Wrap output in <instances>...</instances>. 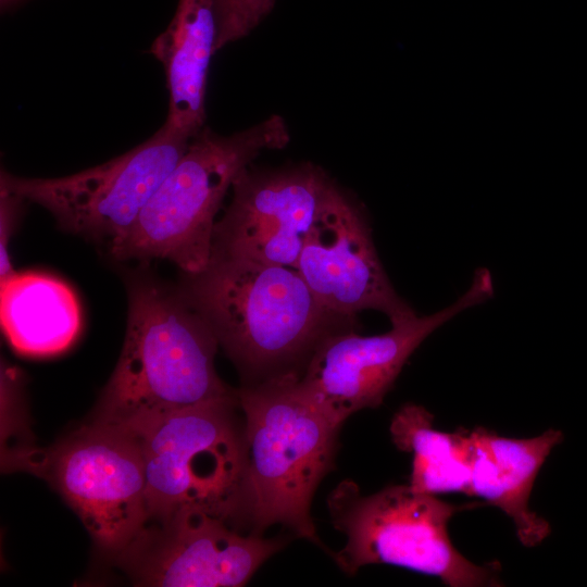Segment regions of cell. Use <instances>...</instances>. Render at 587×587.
Returning a JSON list of instances; mask_svg holds the SVG:
<instances>
[{
    "mask_svg": "<svg viewBox=\"0 0 587 587\" xmlns=\"http://www.w3.org/2000/svg\"><path fill=\"white\" fill-rule=\"evenodd\" d=\"M217 51L248 36L273 10L276 0H213Z\"/></svg>",
    "mask_w": 587,
    "mask_h": 587,
    "instance_id": "cell-17",
    "label": "cell"
},
{
    "mask_svg": "<svg viewBox=\"0 0 587 587\" xmlns=\"http://www.w3.org/2000/svg\"><path fill=\"white\" fill-rule=\"evenodd\" d=\"M289 141L285 120L272 115L232 135L203 127L151 196L132 229L107 251L117 262L166 260L182 273L203 271L215 216L237 176L263 150Z\"/></svg>",
    "mask_w": 587,
    "mask_h": 587,
    "instance_id": "cell-4",
    "label": "cell"
},
{
    "mask_svg": "<svg viewBox=\"0 0 587 587\" xmlns=\"http://www.w3.org/2000/svg\"><path fill=\"white\" fill-rule=\"evenodd\" d=\"M287 374L237 389L245 417L246 470L236 527L264 535L280 525L325 548L311 504L322 479L335 469L340 425Z\"/></svg>",
    "mask_w": 587,
    "mask_h": 587,
    "instance_id": "cell-3",
    "label": "cell"
},
{
    "mask_svg": "<svg viewBox=\"0 0 587 587\" xmlns=\"http://www.w3.org/2000/svg\"><path fill=\"white\" fill-rule=\"evenodd\" d=\"M25 202L22 197L0 189V284L16 272L9 254V245L20 223Z\"/></svg>",
    "mask_w": 587,
    "mask_h": 587,
    "instance_id": "cell-18",
    "label": "cell"
},
{
    "mask_svg": "<svg viewBox=\"0 0 587 587\" xmlns=\"http://www.w3.org/2000/svg\"><path fill=\"white\" fill-rule=\"evenodd\" d=\"M390 435L395 446L412 454L410 487L423 494L463 492L469 496L472 467L470 432L434 427L424 407L405 403L394 415Z\"/></svg>",
    "mask_w": 587,
    "mask_h": 587,
    "instance_id": "cell-16",
    "label": "cell"
},
{
    "mask_svg": "<svg viewBox=\"0 0 587 587\" xmlns=\"http://www.w3.org/2000/svg\"><path fill=\"white\" fill-rule=\"evenodd\" d=\"M191 138L165 122L132 150L71 175L24 177L1 171L0 189L46 209L63 232L108 250L132 229Z\"/></svg>",
    "mask_w": 587,
    "mask_h": 587,
    "instance_id": "cell-8",
    "label": "cell"
},
{
    "mask_svg": "<svg viewBox=\"0 0 587 587\" xmlns=\"http://www.w3.org/2000/svg\"><path fill=\"white\" fill-rule=\"evenodd\" d=\"M216 39L214 1L178 0L171 23L150 48L165 72V122L189 137L204 127L208 74L211 58L217 51Z\"/></svg>",
    "mask_w": 587,
    "mask_h": 587,
    "instance_id": "cell-14",
    "label": "cell"
},
{
    "mask_svg": "<svg viewBox=\"0 0 587 587\" xmlns=\"http://www.w3.org/2000/svg\"><path fill=\"white\" fill-rule=\"evenodd\" d=\"M2 469L45 479L109 560L147 522L142 450L130 433L85 421L49 447L33 444L3 454Z\"/></svg>",
    "mask_w": 587,
    "mask_h": 587,
    "instance_id": "cell-6",
    "label": "cell"
},
{
    "mask_svg": "<svg viewBox=\"0 0 587 587\" xmlns=\"http://www.w3.org/2000/svg\"><path fill=\"white\" fill-rule=\"evenodd\" d=\"M213 329L242 384L300 376L327 335L346 329L299 272L212 250L207 267L177 285Z\"/></svg>",
    "mask_w": 587,
    "mask_h": 587,
    "instance_id": "cell-2",
    "label": "cell"
},
{
    "mask_svg": "<svg viewBox=\"0 0 587 587\" xmlns=\"http://www.w3.org/2000/svg\"><path fill=\"white\" fill-rule=\"evenodd\" d=\"M492 296L491 274L480 267L470 288L434 314L415 313L391 323V329L380 335L361 336L350 329L334 332L316 346L298 385L333 422L342 426L353 413L383 402L410 355L428 335Z\"/></svg>",
    "mask_w": 587,
    "mask_h": 587,
    "instance_id": "cell-10",
    "label": "cell"
},
{
    "mask_svg": "<svg viewBox=\"0 0 587 587\" xmlns=\"http://www.w3.org/2000/svg\"><path fill=\"white\" fill-rule=\"evenodd\" d=\"M135 436L143 457L147 521L192 507L236 528L246 470L238 395L172 413Z\"/></svg>",
    "mask_w": 587,
    "mask_h": 587,
    "instance_id": "cell-7",
    "label": "cell"
},
{
    "mask_svg": "<svg viewBox=\"0 0 587 587\" xmlns=\"http://www.w3.org/2000/svg\"><path fill=\"white\" fill-rule=\"evenodd\" d=\"M0 315L12 349L28 357L65 351L82 329L74 291L58 277L40 272H15L0 284Z\"/></svg>",
    "mask_w": 587,
    "mask_h": 587,
    "instance_id": "cell-15",
    "label": "cell"
},
{
    "mask_svg": "<svg viewBox=\"0 0 587 587\" xmlns=\"http://www.w3.org/2000/svg\"><path fill=\"white\" fill-rule=\"evenodd\" d=\"M295 268L320 304L340 319L376 310L395 323L415 314L392 287L364 216L335 184L307 235Z\"/></svg>",
    "mask_w": 587,
    "mask_h": 587,
    "instance_id": "cell-12",
    "label": "cell"
},
{
    "mask_svg": "<svg viewBox=\"0 0 587 587\" xmlns=\"http://www.w3.org/2000/svg\"><path fill=\"white\" fill-rule=\"evenodd\" d=\"M289 539L243 533L217 515L187 507L147 521L111 561L135 586L238 587Z\"/></svg>",
    "mask_w": 587,
    "mask_h": 587,
    "instance_id": "cell-9",
    "label": "cell"
},
{
    "mask_svg": "<svg viewBox=\"0 0 587 587\" xmlns=\"http://www.w3.org/2000/svg\"><path fill=\"white\" fill-rule=\"evenodd\" d=\"M333 184L311 163L275 171L245 168L215 223L212 250L295 268Z\"/></svg>",
    "mask_w": 587,
    "mask_h": 587,
    "instance_id": "cell-11",
    "label": "cell"
},
{
    "mask_svg": "<svg viewBox=\"0 0 587 587\" xmlns=\"http://www.w3.org/2000/svg\"><path fill=\"white\" fill-rule=\"evenodd\" d=\"M138 267L125 273L120 358L86 420L133 435L172 413L237 397L215 370L220 345L209 323L178 286Z\"/></svg>",
    "mask_w": 587,
    "mask_h": 587,
    "instance_id": "cell-1",
    "label": "cell"
},
{
    "mask_svg": "<svg viewBox=\"0 0 587 587\" xmlns=\"http://www.w3.org/2000/svg\"><path fill=\"white\" fill-rule=\"evenodd\" d=\"M23 0H0L2 11L11 9L16 4L21 3Z\"/></svg>",
    "mask_w": 587,
    "mask_h": 587,
    "instance_id": "cell-19",
    "label": "cell"
},
{
    "mask_svg": "<svg viewBox=\"0 0 587 587\" xmlns=\"http://www.w3.org/2000/svg\"><path fill=\"white\" fill-rule=\"evenodd\" d=\"M482 504H453L410 485L362 495L354 482L344 480L327 497L332 524L347 538L332 555L348 575L369 564H390L436 576L450 587L502 586L499 563L471 562L448 534L454 514Z\"/></svg>",
    "mask_w": 587,
    "mask_h": 587,
    "instance_id": "cell-5",
    "label": "cell"
},
{
    "mask_svg": "<svg viewBox=\"0 0 587 587\" xmlns=\"http://www.w3.org/2000/svg\"><path fill=\"white\" fill-rule=\"evenodd\" d=\"M472 467L469 496L499 508L513 522L521 544L540 545L550 524L529 507L536 477L551 450L563 440L562 432L548 429L530 438L500 436L485 427L470 432Z\"/></svg>",
    "mask_w": 587,
    "mask_h": 587,
    "instance_id": "cell-13",
    "label": "cell"
}]
</instances>
